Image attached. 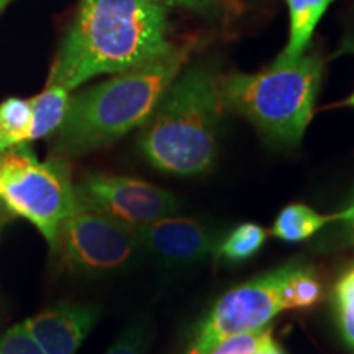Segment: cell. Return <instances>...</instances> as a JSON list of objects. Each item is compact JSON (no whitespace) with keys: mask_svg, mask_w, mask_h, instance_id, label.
Masks as SVG:
<instances>
[{"mask_svg":"<svg viewBox=\"0 0 354 354\" xmlns=\"http://www.w3.org/2000/svg\"><path fill=\"white\" fill-rule=\"evenodd\" d=\"M169 33L166 8L148 0H79L48 84L71 92L102 74L138 68L176 46Z\"/></svg>","mask_w":354,"mask_h":354,"instance_id":"1","label":"cell"},{"mask_svg":"<svg viewBox=\"0 0 354 354\" xmlns=\"http://www.w3.org/2000/svg\"><path fill=\"white\" fill-rule=\"evenodd\" d=\"M190 51L189 44H176L149 63L115 74L109 81L69 97L64 120L55 131L53 154L64 159L82 156L143 127L187 64Z\"/></svg>","mask_w":354,"mask_h":354,"instance_id":"2","label":"cell"},{"mask_svg":"<svg viewBox=\"0 0 354 354\" xmlns=\"http://www.w3.org/2000/svg\"><path fill=\"white\" fill-rule=\"evenodd\" d=\"M223 104L218 74L192 64L177 74L151 117L141 127L140 151L158 171L197 177L212 171L218 156Z\"/></svg>","mask_w":354,"mask_h":354,"instance_id":"3","label":"cell"},{"mask_svg":"<svg viewBox=\"0 0 354 354\" xmlns=\"http://www.w3.org/2000/svg\"><path fill=\"white\" fill-rule=\"evenodd\" d=\"M322 71V57L313 53L290 64L272 63L259 73L218 76L220 100L269 141L295 148L313 117Z\"/></svg>","mask_w":354,"mask_h":354,"instance_id":"4","label":"cell"},{"mask_svg":"<svg viewBox=\"0 0 354 354\" xmlns=\"http://www.w3.org/2000/svg\"><path fill=\"white\" fill-rule=\"evenodd\" d=\"M0 197L10 214L30 220L53 250L61 223L79 210L69 159L39 162L28 143L0 153Z\"/></svg>","mask_w":354,"mask_h":354,"instance_id":"5","label":"cell"},{"mask_svg":"<svg viewBox=\"0 0 354 354\" xmlns=\"http://www.w3.org/2000/svg\"><path fill=\"white\" fill-rule=\"evenodd\" d=\"M51 253L66 271L91 277L127 271L145 259L135 227L84 209L61 223Z\"/></svg>","mask_w":354,"mask_h":354,"instance_id":"6","label":"cell"},{"mask_svg":"<svg viewBox=\"0 0 354 354\" xmlns=\"http://www.w3.org/2000/svg\"><path fill=\"white\" fill-rule=\"evenodd\" d=\"M299 261L292 259L225 292L192 330L184 354H210L230 336L268 328L286 310L282 289Z\"/></svg>","mask_w":354,"mask_h":354,"instance_id":"7","label":"cell"},{"mask_svg":"<svg viewBox=\"0 0 354 354\" xmlns=\"http://www.w3.org/2000/svg\"><path fill=\"white\" fill-rule=\"evenodd\" d=\"M79 209L99 212L131 227L174 215L180 203L158 185L107 172H86L74 184Z\"/></svg>","mask_w":354,"mask_h":354,"instance_id":"8","label":"cell"},{"mask_svg":"<svg viewBox=\"0 0 354 354\" xmlns=\"http://www.w3.org/2000/svg\"><path fill=\"white\" fill-rule=\"evenodd\" d=\"M145 258L158 261L171 271L187 269L214 258L221 240L220 230L194 218L162 216L135 227Z\"/></svg>","mask_w":354,"mask_h":354,"instance_id":"9","label":"cell"},{"mask_svg":"<svg viewBox=\"0 0 354 354\" xmlns=\"http://www.w3.org/2000/svg\"><path fill=\"white\" fill-rule=\"evenodd\" d=\"M99 318V307L59 304L24 323L46 354H76Z\"/></svg>","mask_w":354,"mask_h":354,"instance_id":"10","label":"cell"},{"mask_svg":"<svg viewBox=\"0 0 354 354\" xmlns=\"http://www.w3.org/2000/svg\"><path fill=\"white\" fill-rule=\"evenodd\" d=\"M289 8V39L274 64H290L305 55L318 24L336 0H286Z\"/></svg>","mask_w":354,"mask_h":354,"instance_id":"11","label":"cell"},{"mask_svg":"<svg viewBox=\"0 0 354 354\" xmlns=\"http://www.w3.org/2000/svg\"><path fill=\"white\" fill-rule=\"evenodd\" d=\"M335 221V214H318L305 203H290L279 212L271 234L284 243H300L315 236Z\"/></svg>","mask_w":354,"mask_h":354,"instance_id":"12","label":"cell"},{"mask_svg":"<svg viewBox=\"0 0 354 354\" xmlns=\"http://www.w3.org/2000/svg\"><path fill=\"white\" fill-rule=\"evenodd\" d=\"M68 88L46 84V88L30 100L32 105V127H30L28 143L33 140L44 138L55 133L64 120L69 104Z\"/></svg>","mask_w":354,"mask_h":354,"instance_id":"13","label":"cell"},{"mask_svg":"<svg viewBox=\"0 0 354 354\" xmlns=\"http://www.w3.org/2000/svg\"><path fill=\"white\" fill-rule=\"evenodd\" d=\"M268 241V232L258 223H241L221 236L215 259L228 264H240L254 258Z\"/></svg>","mask_w":354,"mask_h":354,"instance_id":"14","label":"cell"},{"mask_svg":"<svg viewBox=\"0 0 354 354\" xmlns=\"http://www.w3.org/2000/svg\"><path fill=\"white\" fill-rule=\"evenodd\" d=\"M325 299V287L322 279L312 266H307L302 259L292 269L287 277L282 300L286 310H307L315 307Z\"/></svg>","mask_w":354,"mask_h":354,"instance_id":"15","label":"cell"},{"mask_svg":"<svg viewBox=\"0 0 354 354\" xmlns=\"http://www.w3.org/2000/svg\"><path fill=\"white\" fill-rule=\"evenodd\" d=\"M32 127V105L30 100L7 99L0 104V153L12 146L28 143Z\"/></svg>","mask_w":354,"mask_h":354,"instance_id":"16","label":"cell"},{"mask_svg":"<svg viewBox=\"0 0 354 354\" xmlns=\"http://www.w3.org/2000/svg\"><path fill=\"white\" fill-rule=\"evenodd\" d=\"M333 304L339 333L354 351V266L346 269L335 284Z\"/></svg>","mask_w":354,"mask_h":354,"instance_id":"17","label":"cell"},{"mask_svg":"<svg viewBox=\"0 0 354 354\" xmlns=\"http://www.w3.org/2000/svg\"><path fill=\"white\" fill-rule=\"evenodd\" d=\"M153 338L151 318L146 313L133 317L105 354H146Z\"/></svg>","mask_w":354,"mask_h":354,"instance_id":"18","label":"cell"},{"mask_svg":"<svg viewBox=\"0 0 354 354\" xmlns=\"http://www.w3.org/2000/svg\"><path fill=\"white\" fill-rule=\"evenodd\" d=\"M0 354H46L25 323L8 328L0 338Z\"/></svg>","mask_w":354,"mask_h":354,"instance_id":"19","label":"cell"},{"mask_svg":"<svg viewBox=\"0 0 354 354\" xmlns=\"http://www.w3.org/2000/svg\"><path fill=\"white\" fill-rule=\"evenodd\" d=\"M333 223L338 225V233L331 234V240H323L322 243L326 246H344V245H354V202L346 209L335 214Z\"/></svg>","mask_w":354,"mask_h":354,"instance_id":"20","label":"cell"},{"mask_svg":"<svg viewBox=\"0 0 354 354\" xmlns=\"http://www.w3.org/2000/svg\"><path fill=\"white\" fill-rule=\"evenodd\" d=\"M266 330V328H264ZM261 331L241 333L223 339L210 354H253L258 344Z\"/></svg>","mask_w":354,"mask_h":354,"instance_id":"21","label":"cell"},{"mask_svg":"<svg viewBox=\"0 0 354 354\" xmlns=\"http://www.w3.org/2000/svg\"><path fill=\"white\" fill-rule=\"evenodd\" d=\"M148 2L156 3L161 7H179V8H187V10L197 12V13H214L218 7L220 0H148Z\"/></svg>","mask_w":354,"mask_h":354,"instance_id":"22","label":"cell"},{"mask_svg":"<svg viewBox=\"0 0 354 354\" xmlns=\"http://www.w3.org/2000/svg\"><path fill=\"white\" fill-rule=\"evenodd\" d=\"M253 354H286L282 351V348L279 346V343L274 339L272 331L266 328L261 331L258 344H256V349Z\"/></svg>","mask_w":354,"mask_h":354,"instance_id":"23","label":"cell"},{"mask_svg":"<svg viewBox=\"0 0 354 354\" xmlns=\"http://www.w3.org/2000/svg\"><path fill=\"white\" fill-rule=\"evenodd\" d=\"M343 105H346V107H354V92L343 102Z\"/></svg>","mask_w":354,"mask_h":354,"instance_id":"24","label":"cell"},{"mask_svg":"<svg viewBox=\"0 0 354 354\" xmlns=\"http://www.w3.org/2000/svg\"><path fill=\"white\" fill-rule=\"evenodd\" d=\"M6 221H7V216H6V214H3V212H2V214H0V230H2L3 223H6Z\"/></svg>","mask_w":354,"mask_h":354,"instance_id":"25","label":"cell"},{"mask_svg":"<svg viewBox=\"0 0 354 354\" xmlns=\"http://www.w3.org/2000/svg\"><path fill=\"white\" fill-rule=\"evenodd\" d=\"M8 2H10V0H0V12H2L3 8L7 7V3H8Z\"/></svg>","mask_w":354,"mask_h":354,"instance_id":"26","label":"cell"}]
</instances>
